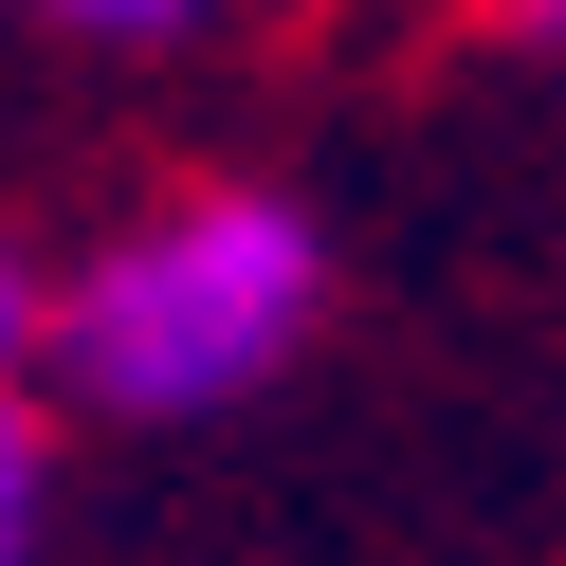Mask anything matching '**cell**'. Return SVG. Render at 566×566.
I'll return each mask as SVG.
<instances>
[{"label": "cell", "instance_id": "3", "mask_svg": "<svg viewBox=\"0 0 566 566\" xmlns=\"http://www.w3.org/2000/svg\"><path fill=\"white\" fill-rule=\"evenodd\" d=\"M19 366H38V274H19V238H0V402H19Z\"/></svg>", "mask_w": 566, "mask_h": 566}, {"label": "cell", "instance_id": "1", "mask_svg": "<svg viewBox=\"0 0 566 566\" xmlns=\"http://www.w3.org/2000/svg\"><path fill=\"white\" fill-rule=\"evenodd\" d=\"M311 311H329L311 201H274V184H165L147 220H111L74 274H55L38 329H55V366H74V402L201 420V402H238V384L293 366Z\"/></svg>", "mask_w": 566, "mask_h": 566}, {"label": "cell", "instance_id": "2", "mask_svg": "<svg viewBox=\"0 0 566 566\" xmlns=\"http://www.w3.org/2000/svg\"><path fill=\"white\" fill-rule=\"evenodd\" d=\"M38 530H55V439L38 402H0V566H38Z\"/></svg>", "mask_w": 566, "mask_h": 566}]
</instances>
